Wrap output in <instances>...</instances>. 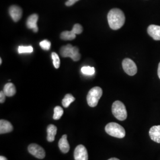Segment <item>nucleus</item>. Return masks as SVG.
Returning a JSON list of instances; mask_svg holds the SVG:
<instances>
[{
    "mask_svg": "<svg viewBox=\"0 0 160 160\" xmlns=\"http://www.w3.org/2000/svg\"><path fill=\"white\" fill-rule=\"evenodd\" d=\"M63 114V110L60 106H56L54 108V113L53 118L54 120H59L61 119Z\"/></svg>",
    "mask_w": 160,
    "mask_h": 160,
    "instance_id": "19",
    "label": "nucleus"
},
{
    "mask_svg": "<svg viewBox=\"0 0 160 160\" xmlns=\"http://www.w3.org/2000/svg\"><path fill=\"white\" fill-rule=\"evenodd\" d=\"M78 1H79V0H68V1H67L65 2V5L67 6H68V7L72 6Z\"/></svg>",
    "mask_w": 160,
    "mask_h": 160,
    "instance_id": "25",
    "label": "nucleus"
},
{
    "mask_svg": "<svg viewBox=\"0 0 160 160\" xmlns=\"http://www.w3.org/2000/svg\"><path fill=\"white\" fill-rule=\"evenodd\" d=\"M6 95L3 91L0 92V103H4L6 100Z\"/></svg>",
    "mask_w": 160,
    "mask_h": 160,
    "instance_id": "24",
    "label": "nucleus"
},
{
    "mask_svg": "<svg viewBox=\"0 0 160 160\" xmlns=\"http://www.w3.org/2000/svg\"><path fill=\"white\" fill-rule=\"evenodd\" d=\"M75 160H88V156L87 149L83 145H78L74 151Z\"/></svg>",
    "mask_w": 160,
    "mask_h": 160,
    "instance_id": "8",
    "label": "nucleus"
},
{
    "mask_svg": "<svg viewBox=\"0 0 160 160\" xmlns=\"http://www.w3.org/2000/svg\"><path fill=\"white\" fill-rule=\"evenodd\" d=\"M59 148L63 153H67L69 151V145L67 140V135H63L58 142Z\"/></svg>",
    "mask_w": 160,
    "mask_h": 160,
    "instance_id": "14",
    "label": "nucleus"
},
{
    "mask_svg": "<svg viewBox=\"0 0 160 160\" xmlns=\"http://www.w3.org/2000/svg\"><path fill=\"white\" fill-rule=\"evenodd\" d=\"M9 14L14 22H17L22 17L23 10L17 6H12L9 8Z\"/></svg>",
    "mask_w": 160,
    "mask_h": 160,
    "instance_id": "9",
    "label": "nucleus"
},
{
    "mask_svg": "<svg viewBox=\"0 0 160 160\" xmlns=\"http://www.w3.org/2000/svg\"><path fill=\"white\" fill-rule=\"evenodd\" d=\"M76 38V33L72 29L71 31H64L61 34V39L64 40H74Z\"/></svg>",
    "mask_w": 160,
    "mask_h": 160,
    "instance_id": "17",
    "label": "nucleus"
},
{
    "mask_svg": "<svg viewBox=\"0 0 160 160\" xmlns=\"http://www.w3.org/2000/svg\"><path fill=\"white\" fill-rule=\"evenodd\" d=\"M108 20L110 28L114 30L120 29L125 22V16L121 10L113 8L108 13Z\"/></svg>",
    "mask_w": 160,
    "mask_h": 160,
    "instance_id": "1",
    "label": "nucleus"
},
{
    "mask_svg": "<svg viewBox=\"0 0 160 160\" xmlns=\"http://www.w3.org/2000/svg\"><path fill=\"white\" fill-rule=\"evenodd\" d=\"M60 54L62 57L71 58L74 61H78L81 58L79 49L76 46H72L71 44L63 46L60 49Z\"/></svg>",
    "mask_w": 160,
    "mask_h": 160,
    "instance_id": "2",
    "label": "nucleus"
},
{
    "mask_svg": "<svg viewBox=\"0 0 160 160\" xmlns=\"http://www.w3.org/2000/svg\"><path fill=\"white\" fill-rule=\"evenodd\" d=\"M33 51V48L31 46H20L18 48V52L19 53H32Z\"/></svg>",
    "mask_w": 160,
    "mask_h": 160,
    "instance_id": "22",
    "label": "nucleus"
},
{
    "mask_svg": "<svg viewBox=\"0 0 160 160\" xmlns=\"http://www.w3.org/2000/svg\"><path fill=\"white\" fill-rule=\"evenodd\" d=\"M105 131L109 135L118 138H123L126 135L125 129L119 124L115 122L108 123L105 127Z\"/></svg>",
    "mask_w": 160,
    "mask_h": 160,
    "instance_id": "3",
    "label": "nucleus"
},
{
    "mask_svg": "<svg viewBox=\"0 0 160 160\" xmlns=\"http://www.w3.org/2000/svg\"><path fill=\"white\" fill-rule=\"evenodd\" d=\"M147 32L149 35L155 40H160V26L152 24L149 26Z\"/></svg>",
    "mask_w": 160,
    "mask_h": 160,
    "instance_id": "11",
    "label": "nucleus"
},
{
    "mask_svg": "<svg viewBox=\"0 0 160 160\" xmlns=\"http://www.w3.org/2000/svg\"><path fill=\"white\" fill-rule=\"evenodd\" d=\"M0 160H7V158L5 157H4V156H1L0 157Z\"/></svg>",
    "mask_w": 160,
    "mask_h": 160,
    "instance_id": "27",
    "label": "nucleus"
},
{
    "mask_svg": "<svg viewBox=\"0 0 160 160\" xmlns=\"http://www.w3.org/2000/svg\"><path fill=\"white\" fill-rule=\"evenodd\" d=\"M39 16L37 14H33L30 16L26 22V26L29 29H33V32L36 33L38 32V28L37 22L38 21Z\"/></svg>",
    "mask_w": 160,
    "mask_h": 160,
    "instance_id": "10",
    "label": "nucleus"
},
{
    "mask_svg": "<svg viewBox=\"0 0 160 160\" xmlns=\"http://www.w3.org/2000/svg\"><path fill=\"white\" fill-rule=\"evenodd\" d=\"M112 113L114 117L120 121L125 120L127 118V111L125 104L120 101H116L112 107Z\"/></svg>",
    "mask_w": 160,
    "mask_h": 160,
    "instance_id": "5",
    "label": "nucleus"
},
{
    "mask_svg": "<svg viewBox=\"0 0 160 160\" xmlns=\"http://www.w3.org/2000/svg\"><path fill=\"white\" fill-rule=\"evenodd\" d=\"M122 67L126 74L131 76L136 74L137 67L135 63L129 58H125L122 62Z\"/></svg>",
    "mask_w": 160,
    "mask_h": 160,
    "instance_id": "6",
    "label": "nucleus"
},
{
    "mask_svg": "<svg viewBox=\"0 0 160 160\" xmlns=\"http://www.w3.org/2000/svg\"><path fill=\"white\" fill-rule=\"evenodd\" d=\"M52 58L53 60V66L56 69L59 68L60 67V59L57 53L52 52Z\"/></svg>",
    "mask_w": 160,
    "mask_h": 160,
    "instance_id": "21",
    "label": "nucleus"
},
{
    "mask_svg": "<svg viewBox=\"0 0 160 160\" xmlns=\"http://www.w3.org/2000/svg\"><path fill=\"white\" fill-rule=\"evenodd\" d=\"M108 160H119L118 158H110Z\"/></svg>",
    "mask_w": 160,
    "mask_h": 160,
    "instance_id": "28",
    "label": "nucleus"
},
{
    "mask_svg": "<svg viewBox=\"0 0 160 160\" xmlns=\"http://www.w3.org/2000/svg\"><path fill=\"white\" fill-rule=\"evenodd\" d=\"M81 72L83 74L86 75H92L95 73V69L94 67H91L89 66L83 67L81 68Z\"/></svg>",
    "mask_w": 160,
    "mask_h": 160,
    "instance_id": "20",
    "label": "nucleus"
},
{
    "mask_svg": "<svg viewBox=\"0 0 160 160\" xmlns=\"http://www.w3.org/2000/svg\"><path fill=\"white\" fill-rule=\"evenodd\" d=\"M57 132V126L53 125H49L47 127V140L48 142H52L55 140V135Z\"/></svg>",
    "mask_w": 160,
    "mask_h": 160,
    "instance_id": "15",
    "label": "nucleus"
},
{
    "mask_svg": "<svg viewBox=\"0 0 160 160\" xmlns=\"http://www.w3.org/2000/svg\"><path fill=\"white\" fill-rule=\"evenodd\" d=\"M75 100V97L71 94H67L65 95V96L64 97V98L62 101V106H63L64 108H67L69 106V105L74 102Z\"/></svg>",
    "mask_w": 160,
    "mask_h": 160,
    "instance_id": "18",
    "label": "nucleus"
},
{
    "mask_svg": "<svg viewBox=\"0 0 160 160\" xmlns=\"http://www.w3.org/2000/svg\"><path fill=\"white\" fill-rule=\"evenodd\" d=\"M1 63H2V59L0 58V64H1Z\"/></svg>",
    "mask_w": 160,
    "mask_h": 160,
    "instance_id": "29",
    "label": "nucleus"
},
{
    "mask_svg": "<svg viewBox=\"0 0 160 160\" xmlns=\"http://www.w3.org/2000/svg\"><path fill=\"white\" fill-rule=\"evenodd\" d=\"M3 92H4L6 96L12 97L16 93V87L12 82H8L4 87Z\"/></svg>",
    "mask_w": 160,
    "mask_h": 160,
    "instance_id": "16",
    "label": "nucleus"
},
{
    "mask_svg": "<svg viewBox=\"0 0 160 160\" xmlns=\"http://www.w3.org/2000/svg\"><path fill=\"white\" fill-rule=\"evenodd\" d=\"M13 130L12 123L8 120L1 119L0 120V133L4 134L9 133Z\"/></svg>",
    "mask_w": 160,
    "mask_h": 160,
    "instance_id": "13",
    "label": "nucleus"
},
{
    "mask_svg": "<svg viewBox=\"0 0 160 160\" xmlns=\"http://www.w3.org/2000/svg\"><path fill=\"white\" fill-rule=\"evenodd\" d=\"M40 46L43 50L48 51L50 49L51 46V43L49 40H43L40 42Z\"/></svg>",
    "mask_w": 160,
    "mask_h": 160,
    "instance_id": "23",
    "label": "nucleus"
},
{
    "mask_svg": "<svg viewBox=\"0 0 160 160\" xmlns=\"http://www.w3.org/2000/svg\"><path fill=\"white\" fill-rule=\"evenodd\" d=\"M28 151L31 154L39 159L44 158L46 155L44 149L36 143H32L29 145Z\"/></svg>",
    "mask_w": 160,
    "mask_h": 160,
    "instance_id": "7",
    "label": "nucleus"
},
{
    "mask_svg": "<svg viewBox=\"0 0 160 160\" xmlns=\"http://www.w3.org/2000/svg\"><path fill=\"white\" fill-rule=\"evenodd\" d=\"M103 90L99 87H94L88 92L87 101L89 106L94 108L97 105L99 100L102 96Z\"/></svg>",
    "mask_w": 160,
    "mask_h": 160,
    "instance_id": "4",
    "label": "nucleus"
},
{
    "mask_svg": "<svg viewBox=\"0 0 160 160\" xmlns=\"http://www.w3.org/2000/svg\"><path fill=\"white\" fill-rule=\"evenodd\" d=\"M151 139L157 143H160V125L152 126L149 132Z\"/></svg>",
    "mask_w": 160,
    "mask_h": 160,
    "instance_id": "12",
    "label": "nucleus"
},
{
    "mask_svg": "<svg viewBox=\"0 0 160 160\" xmlns=\"http://www.w3.org/2000/svg\"><path fill=\"white\" fill-rule=\"evenodd\" d=\"M158 77L160 78V62L159 63L158 68Z\"/></svg>",
    "mask_w": 160,
    "mask_h": 160,
    "instance_id": "26",
    "label": "nucleus"
}]
</instances>
